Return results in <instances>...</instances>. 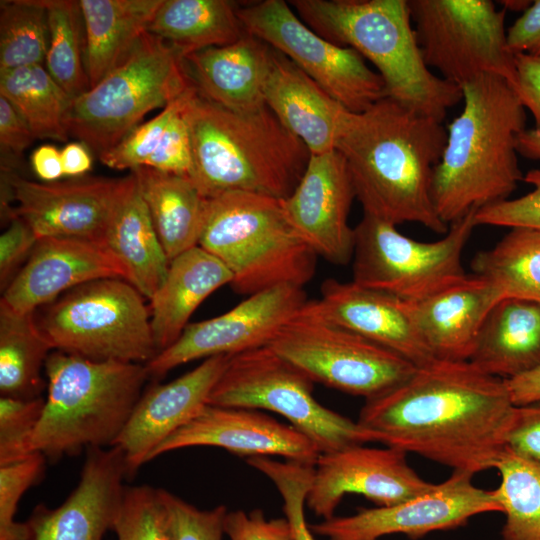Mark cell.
<instances>
[{
    "label": "cell",
    "instance_id": "1",
    "mask_svg": "<svg viewBox=\"0 0 540 540\" xmlns=\"http://www.w3.org/2000/svg\"><path fill=\"white\" fill-rule=\"evenodd\" d=\"M515 409L505 379L436 358L366 400L357 423L373 442L474 476L496 468Z\"/></svg>",
    "mask_w": 540,
    "mask_h": 540
},
{
    "label": "cell",
    "instance_id": "2",
    "mask_svg": "<svg viewBox=\"0 0 540 540\" xmlns=\"http://www.w3.org/2000/svg\"><path fill=\"white\" fill-rule=\"evenodd\" d=\"M446 140L441 122L384 97L350 112L335 149L345 158L364 214L445 235L449 226L435 210L431 184Z\"/></svg>",
    "mask_w": 540,
    "mask_h": 540
},
{
    "label": "cell",
    "instance_id": "3",
    "mask_svg": "<svg viewBox=\"0 0 540 540\" xmlns=\"http://www.w3.org/2000/svg\"><path fill=\"white\" fill-rule=\"evenodd\" d=\"M461 89L463 110L446 129L431 184L435 210L448 226L473 209L509 199L524 178L517 139L526 113L510 83L482 74Z\"/></svg>",
    "mask_w": 540,
    "mask_h": 540
},
{
    "label": "cell",
    "instance_id": "4",
    "mask_svg": "<svg viewBox=\"0 0 540 540\" xmlns=\"http://www.w3.org/2000/svg\"><path fill=\"white\" fill-rule=\"evenodd\" d=\"M183 113L192 146L190 179L206 198L242 191L284 200L294 191L311 153L267 106L232 111L195 87Z\"/></svg>",
    "mask_w": 540,
    "mask_h": 540
},
{
    "label": "cell",
    "instance_id": "5",
    "mask_svg": "<svg viewBox=\"0 0 540 540\" xmlns=\"http://www.w3.org/2000/svg\"><path fill=\"white\" fill-rule=\"evenodd\" d=\"M326 40L357 51L381 76L387 97L439 122L462 100L460 86L434 74L419 47L408 0H291Z\"/></svg>",
    "mask_w": 540,
    "mask_h": 540
},
{
    "label": "cell",
    "instance_id": "6",
    "mask_svg": "<svg viewBox=\"0 0 540 540\" xmlns=\"http://www.w3.org/2000/svg\"><path fill=\"white\" fill-rule=\"evenodd\" d=\"M44 372L47 396L31 450L51 461L113 446L149 379L144 364L93 361L57 350L48 355Z\"/></svg>",
    "mask_w": 540,
    "mask_h": 540
},
{
    "label": "cell",
    "instance_id": "7",
    "mask_svg": "<svg viewBox=\"0 0 540 540\" xmlns=\"http://www.w3.org/2000/svg\"><path fill=\"white\" fill-rule=\"evenodd\" d=\"M199 246L231 272L230 286L250 296L279 285L303 287L317 254L289 223L282 200L242 191L208 198Z\"/></svg>",
    "mask_w": 540,
    "mask_h": 540
},
{
    "label": "cell",
    "instance_id": "8",
    "mask_svg": "<svg viewBox=\"0 0 540 540\" xmlns=\"http://www.w3.org/2000/svg\"><path fill=\"white\" fill-rule=\"evenodd\" d=\"M191 85L180 52L146 32L118 67L71 101L65 128L69 137L99 156L126 137L148 112L165 108Z\"/></svg>",
    "mask_w": 540,
    "mask_h": 540
},
{
    "label": "cell",
    "instance_id": "9",
    "mask_svg": "<svg viewBox=\"0 0 540 540\" xmlns=\"http://www.w3.org/2000/svg\"><path fill=\"white\" fill-rule=\"evenodd\" d=\"M34 317L52 350L140 364L158 353L145 298L125 279L79 285L36 310Z\"/></svg>",
    "mask_w": 540,
    "mask_h": 540
},
{
    "label": "cell",
    "instance_id": "10",
    "mask_svg": "<svg viewBox=\"0 0 540 540\" xmlns=\"http://www.w3.org/2000/svg\"><path fill=\"white\" fill-rule=\"evenodd\" d=\"M314 382L269 346L231 356L208 404L263 409L285 417L320 454L373 442L357 421L323 406Z\"/></svg>",
    "mask_w": 540,
    "mask_h": 540
},
{
    "label": "cell",
    "instance_id": "11",
    "mask_svg": "<svg viewBox=\"0 0 540 540\" xmlns=\"http://www.w3.org/2000/svg\"><path fill=\"white\" fill-rule=\"evenodd\" d=\"M473 209L449 225L445 236L420 242L396 225L364 214L354 228L353 282L416 301L432 295L468 275L463 250L476 227Z\"/></svg>",
    "mask_w": 540,
    "mask_h": 540
},
{
    "label": "cell",
    "instance_id": "12",
    "mask_svg": "<svg viewBox=\"0 0 540 540\" xmlns=\"http://www.w3.org/2000/svg\"><path fill=\"white\" fill-rule=\"evenodd\" d=\"M268 346L314 383L365 400L400 385L417 368L399 354L303 309Z\"/></svg>",
    "mask_w": 540,
    "mask_h": 540
},
{
    "label": "cell",
    "instance_id": "13",
    "mask_svg": "<svg viewBox=\"0 0 540 540\" xmlns=\"http://www.w3.org/2000/svg\"><path fill=\"white\" fill-rule=\"evenodd\" d=\"M415 35L427 66L458 86L482 74L516 84L507 45L506 10L490 0H408Z\"/></svg>",
    "mask_w": 540,
    "mask_h": 540
},
{
    "label": "cell",
    "instance_id": "14",
    "mask_svg": "<svg viewBox=\"0 0 540 540\" xmlns=\"http://www.w3.org/2000/svg\"><path fill=\"white\" fill-rule=\"evenodd\" d=\"M237 14L248 34L288 57L348 111L363 112L387 97L381 76L357 51L318 35L288 2H252Z\"/></svg>",
    "mask_w": 540,
    "mask_h": 540
},
{
    "label": "cell",
    "instance_id": "15",
    "mask_svg": "<svg viewBox=\"0 0 540 540\" xmlns=\"http://www.w3.org/2000/svg\"><path fill=\"white\" fill-rule=\"evenodd\" d=\"M1 185L17 203L19 216L37 237H69L106 245L110 225L137 184L133 172L121 178L79 177L35 182L2 169Z\"/></svg>",
    "mask_w": 540,
    "mask_h": 540
},
{
    "label": "cell",
    "instance_id": "16",
    "mask_svg": "<svg viewBox=\"0 0 540 540\" xmlns=\"http://www.w3.org/2000/svg\"><path fill=\"white\" fill-rule=\"evenodd\" d=\"M307 301L303 287L279 285L247 296L219 316L189 323L172 345L144 364L148 376L156 380L196 359L268 346Z\"/></svg>",
    "mask_w": 540,
    "mask_h": 540
},
{
    "label": "cell",
    "instance_id": "17",
    "mask_svg": "<svg viewBox=\"0 0 540 540\" xmlns=\"http://www.w3.org/2000/svg\"><path fill=\"white\" fill-rule=\"evenodd\" d=\"M472 477L452 472L444 482L411 499L350 516H333L310 529L329 540H378L396 533L416 539L432 531L462 526L478 514L502 512L493 490L478 488Z\"/></svg>",
    "mask_w": 540,
    "mask_h": 540
},
{
    "label": "cell",
    "instance_id": "18",
    "mask_svg": "<svg viewBox=\"0 0 540 540\" xmlns=\"http://www.w3.org/2000/svg\"><path fill=\"white\" fill-rule=\"evenodd\" d=\"M406 455L393 447L363 445L320 454L306 504L317 516L329 519L346 494L362 495L383 507L432 489L435 484L420 477Z\"/></svg>",
    "mask_w": 540,
    "mask_h": 540
},
{
    "label": "cell",
    "instance_id": "19",
    "mask_svg": "<svg viewBox=\"0 0 540 540\" xmlns=\"http://www.w3.org/2000/svg\"><path fill=\"white\" fill-rule=\"evenodd\" d=\"M354 198L345 158L333 149L311 154L299 183L282 205L289 223L317 256L345 265L353 256L354 228L348 217Z\"/></svg>",
    "mask_w": 540,
    "mask_h": 540
},
{
    "label": "cell",
    "instance_id": "20",
    "mask_svg": "<svg viewBox=\"0 0 540 540\" xmlns=\"http://www.w3.org/2000/svg\"><path fill=\"white\" fill-rule=\"evenodd\" d=\"M212 446L244 457L280 456L315 465L320 452L293 426L255 409L207 404L190 422L166 438L149 461L177 449Z\"/></svg>",
    "mask_w": 540,
    "mask_h": 540
},
{
    "label": "cell",
    "instance_id": "21",
    "mask_svg": "<svg viewBox=\"0 0 540 540\" xmlns=\"http://www.w3.org/2000/svg\"><path fill=\"white\" fill-rule=\"evenodd\" d=\"M127 476L116 446L86 449L80 480L57 508L38 505L26 521L31 540H102L118 514Z\"/></svg>",
    "mask_w": 540,
    "mask_h": 540
},
{
    "label": "cell",
    "instance_id": "22",
    "mask_svg": "<svg viewBox=\"0 0 540 540\" xmlns=\"http://www.w3.org/2000/svg\"><path fill=\"white\" fill-rule=\"evenodd\" d=\"M230 355L209 357L194 369L164 384L154 383L139 398L114 442L125 460L127 477L149 461L151 453L190 422L207 404Z\"/></svg>",
    "mask_w": 540,
    "mask_h": 540
},
{
    "label": "cell",
    "instance_id": "23",
    "mask_svg": "<svg viewBox=\"0 0 540 540\" xmlns=\"http://www.w3.org/2000/svg\"><path fill=\"white\" fill-rule=\"evenodd\" d=\"M104 278L128 281L127 271L106 245L44 237L2 292L0 302L17 312L32 313L79 285Z\"/></svg>",
    "mask_w": 540,
    "mask_h": 540
},
{
    "label": "cell",
    "instance_id": "24",
    "mask_svg": "<svg viewBox=\"0 0 540 540\" xmlns=\"http://www.w3.org/2000/svg\"><path fill=\"white\" fill-rule=\"evenodd\" d=\"M303 311L350 330L404 357L415 366L436 359L417 331L405 300L355 282L327 279L321 296Z\"/></svg>",
    "mask_w": 540,
    "mask_h": 540
},
{
    "label": "cell",
    "instance_id": "25",
    "mask_svg": "<svg viewBox=\"0 0 540 540\" xmlns=\"http://www.w3.org/2000/svg\"><path fill=\"white\" fill-rule=\"evenodd\" d=\"M263 92L266 106L311 154L335 149L350 111L271 46Z\"/></svg>",
    "mask_w": 540,
    "mask_h": 540
},
{
    "label": "cell",
    "instance_id": "26",
    "mask_svg": "<svg viewBox=\"0 0 540 540\" xmlns=\"http://www.w3.org/2000/svg\"><path fill=\"white\" fill-rule=\"evenodd\" d=\"M502 298L491 282L468 275L423 299L405 302L435 358L468 361L486 316Z\"/></svg>",
    "mask_w": 540,
    "mask_h": 540
},
{
    "label": "cell",
    "instance_id": "27",
    "mask_svg": "<svg viewBox=\"0 0 540 540\" xmlns=\"http://www.w3.org/2000/svg\"><path fill=\"white\" fill-rule=\"evenodd\" d=\"M269 51L268 44L246 32L232 44L193 52L184 62L202 96L232 111L252 112L266 106Z\"/></svg>",
    "mask_w": 540,
    "mask_h": 540
},
{
    "label": "cell",
    "instance_id": "28",
    "mask_svg": "<svg viewBox=\"0 0 540 540\" xmlns=\"http://www.w3.org/2000/svg\"><path fill=\"white\" fill-rule=\"evenodd\" d=\"M231 281L228 268L200 246L172 259L165 280L149 300L158 353L180 337L193 312L209 295Z\"/></svg>",
    "mask_w": 540,
    "mask_h": 540
},
{
    "label": "cell",
    "instance_id": "29",
    "mask_svg": "<svg viewBox=\"0 0 540 540\" xmlns=\"http://www.w3.org/2000/svg\"><path fill=\"white\" fill-rule=\"evenodd\" d=\"M468 361L502 379L540 366V303L500 299L486 316Z\"/></svg>",
    "mask_w": 540,
    "mask_h": 540
},
{
    "label": "cell",
    "instance_id": "30",
    "mask_svg": "<svg viewBox=\"0 0 540 540\" xmlns=\"http://www.w3.org/2000/svg\"><path fill=\"white\" fill-rule=\"evenodd\" d=\"M162 0H80L90 88L133 51ZM89 88V89H90Z\"/></svg>",
    "mask_w": 540,
    "mask_h": 540
},
{
    "label": "cell",
    "instance_id": "31",
    "mask_svg": "<svg viewBox=\"0 0 540 540\" xmlns=\"http://www.w3.org/2000/svg\"><path fill=\"white\" fill-rule=\"evenodd\" d=\"M131 172L169 261L199 246L208 198L194 182L144 166Z\"/></svg>",
    "mask_w": 540,
    "mask_h": 540
},
{
    "label": "cell",
    "instance_id": "32",
    "mask_svg": "<svg viewBox=\"0 0 540 540\" xmlns=\"http://www.w3.org/2000/svg\"><path fill=\"white\" fill-rule=\"evenodd\" d=\"M237 9L234 2L227 0H162L147 32L186 57L238 41L246 31Z\"/></svg>",
    "mask_w": 540,
    "mask_h": 540
},
{
    "label": "cell",
    "instance_id": "33",
    "mask_svg": "<svg viewBox=\"0 0 540 540\" xmlns=\"http://www.w3.org/2000/svg\"><path fill=\"white\" fill-rule=\"evenodd\" d=\"M106 246L127 271L128 281L150 300L165 280L170 261L138 184L118 209L106 236Z\"/></svg>",
    "mask_w": 540,
    "mask_h": 540
},
{
    "label": "cell",
    "instance_id": "34",
    "mask_svg": "<svg viewBox=\"0 0 540 540\" xmlns=\"http://www.w3.org/2000/svg\"><path fill=\"white\" fill-rule=\"evenodd\" d=\"M32 313H20L0 302V393L36 398L44 388L41 373L50 352Z\"/></svg>",
    "mask_w": 540,
    "mask_h": 540
},
{
    "label": "cell",
    "instance_id": "35",
    "mask_svg": "<svg viewBox=\"0 0 540 540\" xmlns=\"http://www.w3.org/2000/svg\"><path fill=\"white\" fill-rule=\"evenodd\" d=\"M0 96L29 124L35 138L65 142V117L72 99L44 65L0 71Z\"/></svg>",
    "mask_w": 540,
    "mask_h": 540
},
{
    "label": "cell",
    "instance_id": "36",
    "mask_svg": "<svg viewBox=\"0 0 540 540\" xmlns=\"http://www.w3.org/2000/svg\"><path fill=\"white\" fill-rule=\"evenodd\" d=\"M474 275L495 285L503 298L540 303V231L511 230L491 249L472 260Z\"/></svg>",
    "mask_w": 540,
    "mask_h": 540
},
{
    "label": "cell",
    "instance_id": "37",
    "mask_svg": "<svg viewBox=\"0 0 540 540\" xmlns=\"http://www.w3.org/2000/svg\"><path fill=\"white\" fill-rule=\"evenodd\" d=\"M47 10L49 44L44 66L73 100L89 90L85 27L79 1L41 0Z\"/></svg>",
    "mask_w": 540,
    "mask_h": 540
},
{
    "label": "cell",
    "instance_id": "38",
    "mask_svg": "<svg viewBox=\"0 0 540 540\" xmlns=\"http://www.w3.org/2000/svg\"><path fill=\"white\" fill-rule=\"evenodd\" d=\"M496 469L500 484L493 492L506 516L503 540H540V465L506 447Z\"/></svg>",
    "mask_w": 540,
    "mask_h": 540
},
{
    "label": "cell",
    "instance_id": "39",
    "mask_svg": "<svg viewBox=\"0 0 540 540\" xmlns=\"http://www.w3.org/2000/svg\"><path fill=\"white\" fill-rule=\"evenodd\" d=\"M48 44V16L41 0L1 1L0 71L44 65Z\"/></svg>",
    "mask_w": 540,
    "mask_h": 540
},
{
    "label": "cell",
    "instance_id": "40",
    "mask_svg": "<svg viewBox=\"0 0 540 540\" xmlns=\"http://www.w3.org/2000/svg\"><path fill=\"white\" fill-rule=\"evenodd\" d=\"M112 530L117 540H174L160 489L125 486Z\"/></svg>",
    "mask_w": 540,
    "mask_h": 540
},
{
    "label": "cell",
    "instance_id": "41",
    "mask_svg": "<svg viewBox=\"0 0 540 540\" xmlns=\"http://www.w3.org/2000/svg\"><path fill=\"white\" fill-rule=\"evenodd\" d=\"M247 464L267 476L279 491L285 518L289 523L293 540H315L305 519L304 507L310 490L314 465L285 462L270 457H251Z\"/></svg>",
    "mask_w": 540,
    "mask_h": 540
},
{
    "label": "cell",
    "instance_id": "42",
    "mask_svg": "<svg viewBox=\"0 0 540 540\" xmlns=\"http://www.w3.org/2000/svg\"><path fill=\"white\" fill-rule=\"evenodd\" d=\"M195 86L192 85L177 99L168 104L155 117L135 127L111 149L101 153L99 160L107 167L131 171L145 165L156 150L168 124L184 107Z\"/></svg>",
    "mask_w": 540,
    "mask_h": 540
},
{
    "label": "cell",
    "instance_id": "43",
    "mask_svg": "<svg viewBox=\"0 0 540 540\" xmlns=\"http://www.w3.org/2000/svg\"><path fill=\"white\" fill-rule=\"evenodd\" d=\"M45 398H0V466L29 457Z\"/></svg>",
    "mask_w": 540,
    "mask_h": 540
},
{
    "label": "cell",
    "instance_id": "44",
    "mask_svg": "<svg viewBox=\"0 0 540 540\" xmlns=\"http://www.w3.org/2000/svg\"><path fill=\"white\" fill-rule=\"evenodd\" d=\"M45 456L35 452L29 457L0 466V540H31L26 522H16L17 505L25 491L41 477Z\"/></svg>",
    "mask_w": 540,
    "mask_h": 540
},
{
    "label": "cell",
    "instance_id": "45",
    "mask_svg": "<svg viewBox=\"0 0 540 540\" xmlns=\"http://www.w3.org/2000/svg\"><path fill=\"white\" fill-rule=\"evenodd\" d=\"M159 489L174 540H223L228 512L224 505L202 510L167 490Z\"/></svg>",
    "mask_w": 540,
    "mask_h": 540
},
{
    "label": "cell",
    "instance_id": "46",
    "mask_svg": "<svg viewBox=\"0 0 540 540\" xmlns=\"http://www.w3.org/2000/svg\"><path fill=\"white\" fill-rule=\"evenodd\" d=\"M523 180L533 187L529 193L478 209L475 213L476 226L521 227L540 231V169L530 170Z\"/></svg>",
    "mask_w": 540,
    "mask_h": 540
},
{
    "label": "cell",
    "instance_id": "47",
    "mask_svg": "<svg viewBox=\"0 0 540 540\" xmlns=\"http://www.w3.org/2000/svg\"><path fill=\"white\" fill-rule=\"evenodd\" d=\"M184 107L172 118L156 150L144 167L191 178L193 156L190 132L183 113Z\"/></svg>",
    "mask_w": 540,
    "mask_h": 540
},
{
    "label": "cell",
    "instance_id": "48",
    "mask_svg": "<svg viewBox=\"0 0 540 540\" xmlns=\"http://www.w3.org/2000/svg\"><path fill=\"white\" fill-rule=\"evenodd\" d=\"M38 240L39 238L26 221L19 216H12L9 226L0 236L1 292L26 263Z\"/></svg>",
    "mask_w": 540,
    "mask_h": 540
},
{
    "label": "cell",
    "instance_id": "49",
    "mask_svg": "<svg viewBox=\"0 0 540 540\" xmlns=\"http://www.w3.org/2000/svg\"><path fill=\"white\" fill-rule=\"evenodd\" d=\"M224 528L230 540H293L286 518L267 519L260 509L228 511Z\"/></svg>",
    "mask_w": 540,
    "mask_h": 540
},
{
    "label": "cell",
    "instance_id": "50",
    "mask_svg": "<svg viewBox=\"0 0 540 540\" xmlns=\"http://www.w3.org/2000/svg\"><path fill=\"white\" fill-rule=\"evenodd\" d=\"M506 447L518 456L540 465V401L516 406Z\"/></svg>",
    "mask_w": 540,
    "mask_h": 540
},
{
    "label": "cell",
    "instance_id": "51",
    "mask_svg": "<svg viewBox=\"0 0 540 540\" xmlns=\"http://www.w3.org/2000/svg\"><path fill=\"white\" fill-rule=\"evenodd\" d=\"M516 84L513 90L524 108L535 120V129L540 131V57L514 54Z\"/></svg>",
    "mask_w": 540,
    "mask_h": 540
},
{
    "label": "cell",
    "instance_id": "52",
    "mask_svg": "<svg viewBox=\"0 0 540 540\" xmlns=\"http://www.w3.org/2000/svg\"><path fill=\"white\" fill-rule=\"evenodd\" d=\"M33 131L12 103L0 96V145L1 151L21 155L35 140Z\"/></svg>",
    "mask_w": 540,
    "mask_h": 540
},
{
    "label": "cell",
    "instance_id": "53",
    "mask_svg": "<svg viewBox=\"0 0 540 540\" xmlns=\"http://www.w3.org/2000/svg\"><path fill=\"white\" fill-rule=\"evenodd\" d=\"M507 45L513 54L540 57V0L533 1L507 30Z\"/></svg>",
    "mask_w": 540,
    "mask_h": 540
},
{
    "label": "cell",
    "instance_id": "54",
    "mask_svg": "<svg viewBox=\"0 0 540 540\" xmlns=\"http://www.w3.org/2000/svg\"><path fill=\"white\" fill-rule=\"evenodd\" d=\"M31 165L36 176L46 183L64 176L61 150L54 145L44 144L36 148L31 155Z\"/></svg>",
    "mask_w": 540,
    "mask_h": 540
},
{
    "label": "cell",
    "instance_id": "55",
    "mask_svg": "<svg viewBox=\"0 0 540 540\" xmlns=\"http://www.w3.org/2000/svg\"><path fill=\"white\" fill-rule=\"evenodd\" d=\"M505 381L514 405L522 406L540 401V366Z\"/></svg>",
    "mask_w": 540,
    "mask_h": 540
},
{
    "label": "cell",
    "instance_id": "56",
    "mask_svg": "<svg viewBox=\"0 0 540 540\" xmlns=\"http://www.w3.org/2000/svg\"><path fill=\"white\" fill-rule=\"evenodd\" d=\"M64 176L83 177L92 167L89 148L80 141L69 142L61 150Z\"/></svg>",
    "mask_w": 540,
    "mask_h": 540
},
{
    "label": "cell",
    "instance_id": "57",
    "mask_svg": "<svg viewBox=\"0 0 540 540\" xmlns=\"http://www.w3.org/2000/svg\"><path fill=\"white\" fill-rule=\"evenodd\" d=\"M518 154L532 160H540V131L525 129L517 139Z\"/></svg>",
    "mask_w": 540,
    "mask_h": 540
},
{
    "label": "cell",
    "instance_id": "58",
    "mask_svg": "<svg viewBox=\"0 0 540 540\" xmlns=\"http://www.w3.org/2000/svg\"><path fill=\"white\" fill-rule=\"evenodd\" d=\"M501 5L504 7V10H514L524 12L530 5L531 1H522V0H509V1H500Z\"/></svg>",
    "mask_w": 540,
    "mask_h": 540
}]
</instances>
